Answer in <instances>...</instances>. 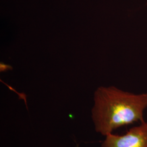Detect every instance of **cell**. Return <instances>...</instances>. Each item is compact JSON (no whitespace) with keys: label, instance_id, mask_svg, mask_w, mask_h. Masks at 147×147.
Wrapping results in <instances>:
<instances>
[{"label":"cell","instance_id":"1","mask_svg":"<svg viewBox=\"0 0 147 147\" xmlns=\"http://www.w3.org/2000/svg\"><path fill=\"white\" fill-rule=\"evenodd\" d=\"M147 93L134 94L114 86L95 91L92 118L95 131L106 136L117 129L144 121Z\"/></svg>","mask_w":147,"mask_h":147},{"label":"cell","instance_id":"2","mask_svg":"<svg viewBox=\"0 0 147 147\" xmlns=\"http://www.w3.org/2000/svg\"><path fill=\"white\" fill-rule=\"evenodd\" d=\"M101 147H147V122L132 127L122 135L113 133L105 136Z\"/></svg>","mask_w":147,"mask_h":147},{"label":"cell","instance_id":"3","mask_svg":"<svg viewBox=\"0 0 147 147\" xmlns=\"http://www.w3.org/2000/svg\"><path fill=\"white\" fill-rule=\"evenodd\" d=\"M77 147H78V146H77Z\"/></svg>","mask_w":147,"mask_h":147}]
</instances>
